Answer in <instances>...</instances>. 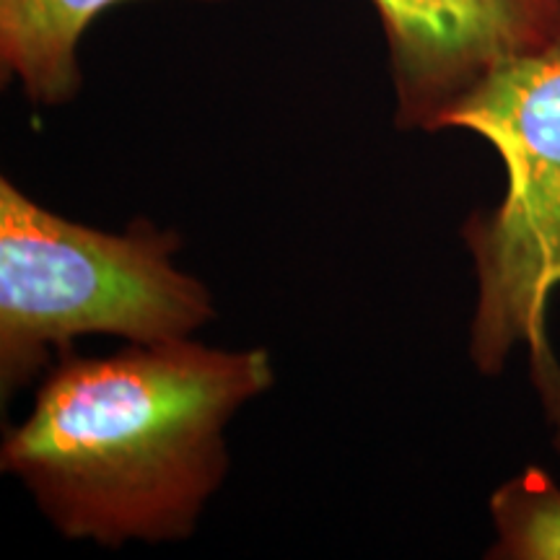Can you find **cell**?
<instances>
[{
    "label": "cell",
    "instance_id": "obj_1",
    "mask_svg": "<svg viewBox=\"0 0 560 560\" xmlns=\"http://www.w3.org/2000/svg\"><path fill=\"white\" fill-rule=\"evenodd\" d=\"M270 382L265 350L187 338L107 359L62 350L32 416L5 439L3 470L68 537L109 548L179 540L226 472L229 418Z\"/></svg>",
    "mask_w": 560,
    "mask_h": 560
},
{
    "label": "cell",
    "instance_id": "obj_2",
    "mask_svg": "<svg viewBox=\"0 0 560 560\" xmlns=\"http://www.w3.org/2000/svg\"><path fill=\"white\" fill-rule=\"evenodd\" d=\"M177 236L81 226L0 182V380L13 392L52 346L86 332L177 340L213 317L206 285L172 265Z\"/></svg>",
    "mask_w": 560,
    "mask_h": 560
},
{
    "label": "cell",
    "instance_id": "obj_3",
    "mask_svg": "<svg viewBox=\"0 0 560 560\" xmlns=\"http://www.w3.org/2000/svg\"><path fill=\"white\" fill-rule=\"evenodd\" d=\"M441 128L478 132L506 164L501 206L465 229L480 278L475 361L499 371L527 342L535 380L560 418V374L545 338L548 301L560 289V34L495 66Z\"/></svg>",
    "mask_w": 560,
    "mask_h": 560
},
{
    "label": "cell",
    "instance_id": "obj_4",
    "mask_svg": "<svg viewBox=\"0 0 560 560\" xmlns=\"http://www.w3.org/2000/svg\"><path fill=\"white\" fill-rule=\"evenodd\" d=\"M387 32L402 128L441 117L503 60L560 34V0H374Z\"/></svg>",
    "mask_w": 560,
    "mask_h": 560
},
{
    "label": "cell",
    "instance_id": "obj_5",
    "mask_svg": "<svg viewBox=\"0 0 560 560\" xmlns=\"http://www.w3.org/2000/svg\"><path fill=\"white\" fill-rule=\"evenodd\" d=\"M120 0H0V58L34 102H66L79 89L75 47L86 26Z\"/></svg>",
    "mask_w": 560,
    "mask_h": 560
},
{
    "label": "cell",
    "instance_id": "obj_6",
    "mask_svg": "<svg viewBox=\"0 0 560 560\" xmlns=\"http://www.w3.org/2000/svg\"><path fill=\"white\" fill-rule=\"evenodd\" d=\"M501 540L493 558L560 560V488L540 470L503 486L490 501Z\"/></svg>",
    "mask_w": 560,
    "mask_h": 560
}]
</instances>
